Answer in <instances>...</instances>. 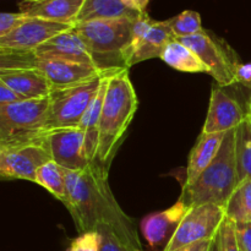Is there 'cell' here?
I'll use <instances>...</instances> for the list:
<instances>
[{"instance_id": "cell-1", "label": "cell", "mask_w": 251, "mask_h": 251, "mask_svg": "<svg viewBox=\"0 0 251 251\" xmlns=\"http://www.w3.org/2000/svg\"><path fill=\"white\" fill-rule=\"evenodd\" d=\"M108 173L109 171L98 162H93L83 171H69L63 203L70 212L78 234L108 226L130 244L142 247L135 222L122 210L110 190Z\"/></svg>"}, {"instance_id": "cell-2", "label": "cell", "mask_w": 251, "mask_h": 251, "mask_svg": "<svg viewBox=\"0 0 251 251\" xmlns=\"http://www.w3.org/2000/svg\"><path fill=\"white\" fill-rule=\"evenodd\" d=\"M139 105L129 69L109 76L100 122V141L96 161L109 171L110 163L124 140Z\"/></svg>"}, {"instance_id": "cell-3", "label": "cell", "mask_w": 251, "mask_h": 251, "mask_svg": "<svg viewBox=\"0 0 251 251\" xmlns=\"http://www.w3.org/2000/svg\"><path fill=\"white\" fill-rule=\"evenodd\" d=\"M136 19V17H135ZM135 19H109L80 22L74 26L85 43L95 65L103 73L129 69L132 55Z\"/></svg>"}, {"instance_id": "cell-4", "label": "cell", "mask_w": 251, "mask_h": 251, "mask_svg": "<svg viewBox=\"0 0 251 251\" xmlns=\"http://www.w3.org/2000/svg\"><path fill=\"white\" fill-rule=\"evenodd\" d=\"M235 131L226 134L217 157L189 186L181 189L179 200L188 206L198 207L206 203H215L225 208L230 195L238 185Z\"/></svg>"}, {"instance_id": "cell-5", "label": "cell", "mask_w": 251, "mask_h": 251, "mask_svg": "<svg viewBox=\"0 0 251 251\" xmlns=\"http://www.w3.org/2000/svg\"><path fill=\"white\" fill-rule=\"evenodd\" d=\"M49 96L0 105V149L47 141Z\"/></svg>"}, {"instance_id": "cell-6", "label": "cell", "mask_w": 251, "mask_h": 251, "mask_svg": "<svg viewBox=\"0 0 251 251\" xmlns=\"http://www.w3.org/2000/svg\"><path fill=\"white\" fill-rule=\"evenodd\" d=\"M109 74L114 73H105L87 82L70 87L51 90L47 123L48 132L51 130L78 127L86 110L100 91L103 80Z\"/></svg>"}, {"instance_id": "cell-7", "label": "cell", "mask_w": 251, "mask_h": 251, "mask_svg": "<svg viewBox=\"0 0 251 251\" xmlns=\"http://www.w3.org/2000/svg\"><path fill=\"white\" fill-rule=\"evenodd\" d=\"M176 39L202 60L207 68V74L212 76L218 86L228 87L237 83L235 71L240 61L237 53L225 39L205 28L194 36Z\"/></svg>"}, {"instance_id": "cell-8", "label": "cell", "mask_w": 251, "mask_h": 251, "mask_svg": "<svg viewBox=\"0 0 251 251\" xmlns=\"http://www.w3.org/2000/svg\"><path fill=\"white\" fill-rule=\"evenodd\" d=\"M225 220V208L215 203L193 207L181 221L164 251H174L193 243L212 239L218 234Z\"/></svg>"}, {"instance_id": "cell-9", "label": "cell", "mask_w": 251, "mask_h": 251, "mask_svg": "<svg viewBox=\"0 0 251 251\" xmlns=\"http://www.w3.org/2000/svg\"><path fill=\"white\" fill-rule=\"evenodd\" d=\"M49 161L53 159L47 141L0 149V176L2 180L36 183L37 172Z\"/></svg>"}, {"instance_id": "cell-10", "label": "cell", "mask_w": 251, "mask_h": 251, "mask_svg": "<svg viewBox=\"0 0 251 251\" xmlns=\"http://www.w3.org/2000/svg\"><path fill=\"white\" fill-rule=\"evenodd\" d=\"M75 25L28 17L21 26L5 37H0V50L32 53L56 34L73 28Z\"/></svg>"}, {"instance_id": "cell-11", "label": "cell", "mask_w": 251, "mask_h": 251, "mask_svg": "<svg viewBox=\"0 0 251 251\" xmlns=\"http://www.w3.org/2000/svg\"><path fill=\"white\" fill-rule=\"evenodd\" d=\"M51 159L68 171H83L91 163L86 154L85 131L80 127L51 130L47 134Z\"/></svg>"}, {"instance_id": "cell-12", "label": "cell", "mask_w": 251, "mask_h": 251, "mask_svg": "<svg viewBox=\"0 0 251 251\" xmlns=\"http://www.w3.org/2000/svg\"><path fill=\"white\" fill-rule=\"evenodd\" d=\"M247 120V109L235 98L230 97L223 87L213 86L210 107L203 123L202 134L228 132L237 129Z\"/></svg>"}, {"instance_id": "cell-13", "label": "cell", "mask_w": 251, "mask_h": 251, "mask_svg": "<svg viewBox=\"0 0 251 251\" xmlns=\"http://www.w3.org/2000/svg\"><path fill=\"white\" fill-rule=\"evenodd\" d=\"M190 210V206L186 205L184 201L178 200L167 210L146 216L141 221L140 227L150 249L164 251L176 234L181 221Z\"/></svg>"}, {"instance_id": "cell-14", "label": "cell", "mask_w": 251, "mask_h": 251, "mask_svg": "<svg viewBox=\"0 0 251 251\" xmlns=\"http://www.w3.org/2000/svg\"><path fill=\"white\" fill-rule=\"evenodd\" d=\"M31 68L38 69L48 78L51 90L70 87V86L78 85V83L87 82L97 76L105 74L96 66L55 60V59L37 58L34 54L32 56Z\"/></svg>"}, {"instance_id": "cell-15", "label": "cell", "mask_w": 251, "mask_h": 251, "mask_svg": "<svg viewBox=\"0 0 251 251\" xmlns=\"http://www.w3.org/2000/svg\"><path fill=\"white\" fill-rule=\"evenodd\" d=\"M33 54L37 58L42 59H55V60L96 66L85 43L74 27L68 31L56 34L46 43L39 46L33 51Z\"/></svg>"}, {"instance_id": "cell-16", "label": "cell", "mask_w": 251, "mask_h": 251, "mask_svg": "<svg viewBox=\"0 0 251 251\" xmlns=\"http://www.w3.org/2000/svg\"><path fill=\"white\" fill-rule=\"evenodd\" d=\"M86 0H24L19 11L27 17L75 25Z\"/></svg>"}, {"instance_id": "cell-17", "label": "cell", "mask_w": 251, "mask_h": 251, "mask_svg": "<svg viewBox=\"0 0 251 251\" xmlns=\"http://www.w3.org/2000/svg\"><path fill=\"white\" fill-rule=\"evenodd\" d=\"M0 81L19 93L24 100L48 97L51 92L48 78L36 68L0 69Z\"/></svg>"}, {"instance_id": "cell-18", "label": "cell", "mask_w": 251, "mask_h": 251, "mask_svg": "<svg viewBox=\"0 0 251 251\" xmlns=\"http://www.w3.org/2000/svg\"><path fill=\"white\" fill-rule=\"evenodd\" d=\"M227 132H216V134H202L199 136L195 146L189 154L188 167H186L184 186L193 184L200 174L210 166L213 159L217 157L221 146L223 144Z\"/></svg>"}, {"instance_id": "cell-19", "label": "cell", "mask_w": 251, "mask_h": 251, "mask_svg": "<svg viewBox=\"0 0 251 251\" xmlns=\"http://www.w3.org/2000/svg\"><path fill=\"white\" fill-rule=\"evenodd\" d=\"M176 36L169 27L168 21H154L151 28L146 33L137 48L135 49L134 55L129 61V68L141 61L150 60L153 58H161L164 48L174 41Z\"/></svg>"}, {"instance_id": "cell-20", "label": "cell", "mask_w": 251, "mask_h": 251, "mask_svg": "<svg viewBox=\"0 0 251 251\" xmlns=\"http://www.w3.org/2000/svg\"><path fill=\"white\" fill-rule=\"evenodd\" d=\"M139 12L134 11L122 0H86L77 16L76 24L109 19H135ZM75 24V25H76Z\"/></svg>"}, {"instance_id": "cell-21", "label": "cell", "mask_w": 251, "mask_h": 251, "mask_svg": "<svg viewBox=\"0 0 251 251\" xmlns=\"http://www.w3.org/2000/svg\"><path fill=\"white\" fill-rule=\"evenodd\" d=\"M159 59L171 68L183 73H207V68L202 60L178 39L172 41L164 48Z\"/></svg>"}, {"instance_id": "cell-22", "label": "cell", "mask_w": 251, "mask_h": 251, "mask_svg": "<svg viewBox=\"0 0 251 251\" xmlns=\"http://www.w3.org/2000/svg\"><path fill=\"white\" fill-rule=\"evenodd\" d=\"M226 220L233 223H251V178L239 181L225 206Z\"/></svg>"}, {"instance_id": "cell-23", "label": "cell", "mask_w": 251, "mask_h": 251, "mask_svg": "<svg viewBox=\"0 0 251 251\" xmlns=\"http://www.w3.org/2000/svg\"><path fill=\"white\" fill-rule=\"evenodd\" d=\"M68 172V169L59 166L56 162L49 161L37 172L36 184L48 190L54 198L63 202L65 200Z\"/></svg>"}, {"instance_id": "cell-24", "label": "cell", "mask_w": 251, "mask_h": 251, "mask_svg": "<svg viewBox=\"0 0 251 251\" xmlns=\"http://www.w3.org/2000/svg\"><path fill=\"white\" fill-rule=\"evenodd\" d=\"M238 181L251 178V123L245 120L235 131Z\"/></svg>"}, {"instance_id": "cell-25", "label": "cell", "mask_w": 251, "mask_h": 251, "mask_svg": "<svg viewBox=\"0 0 251 251\" xmlns=\"http://www.w3.org/2000/svg\"><path fill=\"white\" fill-rule=\"evenodd\" d=\"M176 38L190 37L202 31L201 16L198 11L185 10L176 16L167 20Z\"/></svg>"}, {"instance_id": "cell-26", "label": "cell", "mask_w": 251, "mask_h": 251, "mask_svg": "<svg viewBox=\"0 0 251 251\" xmlns=\"http://www.w3.org/2000/svg\"><path fill=\"white\" fill-rule=\"evenodd\" d=\"M97 232L100 235V251H144V248L130 244L108 226H100Z\"/></svg>"}, {"instance_id": "cell-27", "label": "cell", "mask_w": 251, "mask_h": 251, "mask_svg": "<svg viewBox=\"0 0 251 251\" xmlns=\"http://www.w3.org/2000/svg\"><path fill=\"white\" fill-rule=\"evenodd\" d=\"M66 251H100V235L97 230L80 233L71 240Z\"/></svg>"}, {"instance_id": "cell-28", "label": "cell", "mask_w": 251, "mask_h": 251, "mask_svg": "<svg viewBox=\"0 0 251 251\" xmlns=\"http://www.w3.org/2000/svg\"><path fill=\"white\" fill-rule=\"evenodd\" d=\"M153 24L154 20H152L147 12L139 14V16L134 20V24H132V55H134L135 49L137 48L140 42L144 39V37L146 36Z\"/></svg>"}, {"instance_id": "cell-29", "label": "cell", "mask_w": 251, "mask_h": 251, "mask_svg": "<svg viewBox=\"0 0 251 251\" xmlns=\"http://www.w3.org/2000/svg\"><path fill=\"white\" fill-rule=\"evenodd\" d=\"M221 251H240L235 237L234 223L225 220L220 229Z\"/></svg>"}, {"instance_id": "cell-30", "label": "cell", "mask_w": 251, "mask_h": 251, "mask_svg": "<svg viewBox=\"0 0 251 251\" xmlns=\"http://www.w3.org/2000/svg\"><path fill=\"white\" fill-rule=\"evenodd\" d=\"M28 17L22 12H1L0 14V37H5L21 26Z\"/></svg>"}, {"instance_id": "cell-31", "label": "cell", "mask_w": 251, "mask_h": 251, "mask_svg": "<svg viewBox=\"0 0 251 251\" xmlns=\"http://www.w3.org/2000/svg\"><path fill=\"white\" fill-rule=\"evenodd\" d=\"M235 237L240 251H251V223H234Z\"/></svg>"}, {"instance_id": "cell-32", "label": "cell", "mask_w": 251, "mask_h": 251, "mask_svg": "<svg viewBox=\"0 0 251 251\" xmlns=\"http://www.w3.org/2000/svg\"><path fill=\"white\" fill-rule=\"evenodd\" d=\"M21 100H25L19 93H16L12 88L0 81V105L14 104V103L21 102Z\"/></svg>"}, {"instance_id": "cell-33", "label": "cell", "mask_w": 251, "mask_h": 251, "mask_svg": "<svg viewBox=\"0 0 251 251\" xmlns=\"http://www.w3.org/2000/svg\"><path fill=\"white\" fill-rule=\"evenodd\" d=\"M235 82L251 88V63H240L238 65L237 71H235Z\"/></svg>"}, {"instance_id": "cell-34", "label": "cell", "mask_w": 251, "mask_h": 251, "mask_svg": "<svg viewBox=\"0 0 251 251\" xmlns=\"http://www.w3.org/2000/svg\"><path fill=\"white\" fill-rule=\"evenodd\" d=\"M212 240L213 238L212 239L201 240V242H196V243H193V244L185 245V247H181L174 251H210Z\"/></svg>"}, {"instance_id": "cell-35", "label": "cell", "mask_w": 251, "mask_h": 251, "mask_svg": "<svg viewBox=\"0 0 251 251\" xmlns=\"http://www.w3.org/2000/svg\"><path fill=\"white\" fill-rule=\"evenodd\" d=\"M126 6L132 9L134 11L142 14V12H147V5H149L150 0H122Z\"/></svg>"}, {"instance_id": "cell-36", "label": "cell", "mask_w": 251, "mask_h": 251, "mask_svg": "<svg viewBox=\"0 0 251 251\" xmlns=\"http://www.w3.org/2000/svg\"><path fill=\"white\" fill-rule=\"evenodd\" d=\"M210 251H221V239H220V232L218 234L213 238L212 244H211Z\"/></svg>"}, {"instance_id": "cell-37", "label": "cell", "mask_w": 251, "mask_h": 251, "mask_svg": "<svg viewBox=\"0 0 251 251\" xmlns=\"http://www.w3.org/2000/svg\"><path fill=\"white\" fill-rule=\"evenodd\" d=\"M247 119L251 123V95L247 100Z\"/></svg>"}, {"instance_id": "cell-38", "label": "cell", "mask_w": 251, "mask_h": 251, "mask_svg": "<svg viewBox=\"0 0 251 251\" xmlns=\"http://www.w3.org/2000/svg\"><path fill=\"white\" fill-rule=\"evenodd\" d=\"M21 1H24V0H21Z\"/></svg>"}]
</instances>
